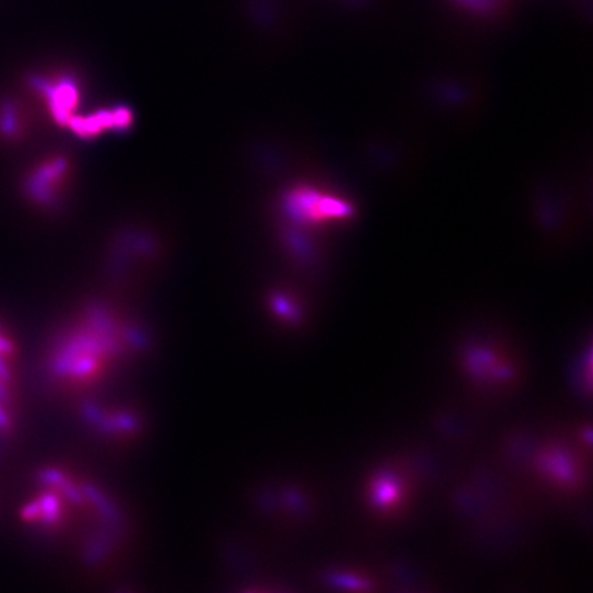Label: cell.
I'll use <instances>...</instances> for the list:
<instances>
[{
	"label": "cell",
	"instance_id": "obj_8",
	"mask_svg": "<svg viewBox=\"0 0 593 593\" xmlns=\"http://www.w3.org/2000/svg\"><path fill=\"white\" fill-rule=\"evenodd\" d=\"M0 379L6 385H9L10 380H11V371H10L9 363L6 360V356H3V355H0Z\"/></svg>",
	"mask_w": 593,
	"mask_h": 593
},
{
	"label": "cell",
	"instance_id": "obj_5",
	"mask_svg": "<svg viewBox=\"0 0 593 593\" xmlns=\"http://www.w3.org/2000/svg\"><path fill=\"white\" fill-rule=\"evenodd\" d=\"M374 504L378 507H392L398 501L400 488L393 478L385 476L376 481L374 491Z\"/></svg>",
	"mask_w": 593,
	"mask_h": 593
},
{
	"label": "cell",
	"instance_id": "obj_9",
	"mask_svg": "<svg viewBox=\"0 0 593 593\" xmlns=\"http://www.w3.org/2000/svg\"><path fill=\"white\" fill-rule=\"evenodd\" d=\"M14 353V345L13 342L0 334V355L3 356H11Z\"/></svg>",
	"mask_w": 593,
	"mask_h": 593
},
{
	"label": "cell",
	"instance_id": "obj_3",
	"mask_svg": "<svg viewBox=\"0 0 593 593\" xmlns=\"http://www.w3.org/2000/svg\"><path fill=\"white\" fill-rule=\"evenodd\" d=\"M284 208L287 213L305 224H321L348 218L351 205L336 196L319 191L312 187H299L290 191Z\"/></svg>",
	"mask_w": 593,
	"mask_h": 593
},
{
	"label": "cell",
	"instance_id": "obj_7",
	"mask_svg": "<svg viewBox=\"0 0 593 593\" xmlns=\"http://www.w3.org/2000/svg\"><path fill=\"white\" fill-rule=\"evenodd\" d=\"M11 426H13L11 417L9 415V412H7L6 407L0 404V430L4 433V432H7V430H10V429H11Z\"/></svg>",
	"mask_w": 593,
	"mask_h": 593
},
{
	"label": "cell",
	"instance_id": "obj_2",
	"mask_svg": "<svg viewBox=\"0 0 593 593\" xmlns=\"http://www.w3.org/2000/svg\"><path fill=\"white\" fill-rule=\"evenodd\" d=\"M135 345L134 333L119 319L90 309L54 346L48 373L63 389L85 395L112 375Z\"/></svg>",
	"mask_w": 593,
	"mask_h": 593
},
{
	"label": "cell",
	"instance_id": "obj_6",
	"mask_svg": "<svg viewBox=\"0 0 593 593\" xmlns=\"http://www.w3.org/2000/svg\"><path fill=\"white\" fill-rule=\"evenodd\" d=\"M18 131V117L14 106L9 102L0 105V135L11 139Z\"/></svg>",
	"mask_w": 593,
	"mask_h": 593
},
{
	"label": "cell",
	"instance_id": "obj_1",
	"mask_svg": "<svg viewBox=\"0 0 593 593\" xmlns=\"http://www.w3.org/2000/svg\"><path fill=\"white\" fill-rule=\"evenodd\" d=\"M36 479L46 491L22 507V520L47 529L78 522L85 560H99L107 554L121 526L119 510L110 497L57 467L40 470Z\"/></svg>",
	"mask_w": 593,
	"mask_h": 593
},
{
	"label": "cell",
	"instance_id": "obj_4",
	"mask_svg": "<svg viewBox=\"0 0 593 593\" xmlns=\"http://www.w3.org/2000/svg\"><path fill=\"white\" fill-rule=\"evenodd\" d=\"M68 169V161L62 157L41 164L25 180V193L40 205H53L66 180Z\"/></svg>",
	"mask_w": 593,
	"mask_h": 593
},
{
	"label": "cell",
	"instance_id": "obj_10",
	"mask_svg": "<svg viewBox=\"0 0 593 593\" xmlns=\"http://www.w3.org/2000/svg\"><path fill=\"white\" fill-rule=\"evenodd\" d=\"M9 385H6L1 379H0V404L7 407L10 404V392H9Z\"/></svg>",
	"mask_w": 593,
	"mask_h": 593
}]
</instances>
